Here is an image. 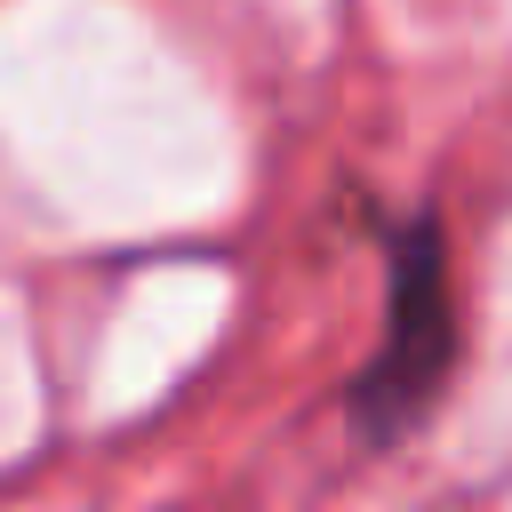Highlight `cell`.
<instances>
[{
  "label": "cell",
  "instance_id": "obj_1",
  "mask_svg": "<svg viewBox=\"0 0 512 512\" xmlns=\"http://www.w3.org/2000/svg\"><path fill=\"white\" fill-rule=\"evenodd\" d=\"M456 368V296H448V248L432 216H408L392 232V304L384 344L352 384V432L368 448H392L408 424L432 416L440 384Z\"/></svg>",
  "mask_w": 512,
  "mask_h": 512
}]
</instances>
